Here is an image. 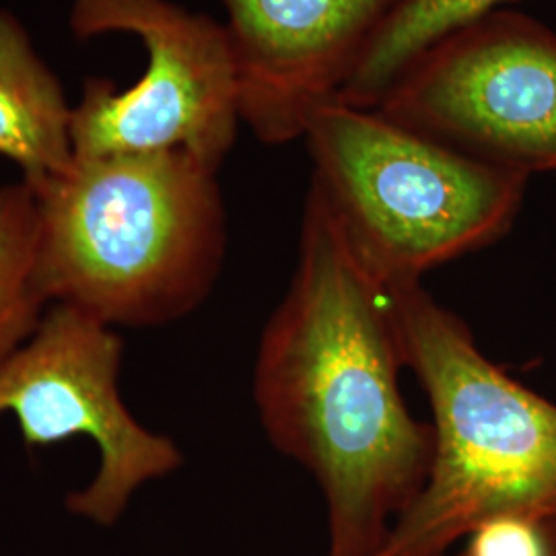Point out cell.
Instances as JSON below:
<instances>
[{
	"label": "cell",
	"instance_id": "1",
	"mask_svg": "<svg viewBox=\"0 0 556 556\" xmlns=\"http://www.w3.org/2000/svg\"><path fill=\"white\" fill-rule=\"evenodd\" d=\"M406 369L390 289L309 186L298 266L260 337L254 404L282 456L318 482L324 556H376L417 497L433 429L402 394Z\"/></svg>",
	"mask_w": 556,
	"mask_h": 556
},
{
	"label": "cell",
	"instance_id": "2",
	"mask_svg": "<svg viewBox=\"0 0 556 556\" xmlns=\"http://www.w3.org/2000/svg\"><path fill=\"white\" fill-rule=\"evenodd\" d=\"M217 169L186 151L75 157L36 188L52 305L160 328L213 293L227 254Z\"/></svg>",
	"mask_w": 556,
	"mask_h": 556
},
{
	"label": "cell",
	"instance_id": "3",
	"mask_svg": "<svg viewBox=\"0 0 556 556\" xmlns=\"http://www.w3.org/2000/svg\"><path fill=\"white\" fill-rule=\"evenodd\" d=\"M390 299L431 408L433 456L376 556H450L489 521L555 519V402L509 378L420 282Z\"/></svg>",
	"mask_w": 556,
	"mask_h": 556
},
{
	"label": "cell",
	"instance_id": "4",
	"mask_svg": "<svg viewBox=\"0 0 556 556\" xmlns=\"http://www.w3.org/2000/svg\"><path fill=\"white\" fill-rule=\"evenodd\" d=\"M303 139L312 188L388 289L507 236L530 181L340 100L319 108Z\"/></svg>",
	"mask_w": 556,
	"mask_h": 556
},
{
	"label": "cell",
	"instance_id": "5",
	"mask_svg": "<svg viewBox=\"0 0 556 556\" xmlns=\"http://www.w3.org/2000/svg\"><path fill=\"white\" fill-rule=\"evenodd\" d=\"M68 25L79 40L130 34L147 52L128 89L85 80L73 103L75 157L186 151L219 172L241 124L223 23L174 0H73Z\"/></svg>",
	"mask_w": 556,
	"mask_h": 556
},
{
	"label": "cell",
	"instance_id": "6",
	"mask_svg": "<svg viewBox=\"0 0 556 556\" xmlns=\"http://www.w3.org/2000/svg\"><path fill=\"white\" fill-rule=\"evenodd\" d=\"M374 110L501 169L556 172V36L509 9L486 13L420 52Z\"/></svg>",
	"mask_w": 556,
	"mask_h": 556
},
{
	"label": "cell",
	"instance_id": "7",
	"mask_svg": "<svg viewBox=\"0 0 556 556\" xmlns=\"http://www.w3.org/2000/svg\"><path fill=\"white\" fill-rule=\"evenodd\" d=\"M124 340L116 328L52 305L20 351L0 367V418L13 417L27 450L87 438L98 468L64 497L71 516L110 530L140 489L184 466L178 443L144 427L119 390Z\"/></svg>",
	"mask_w": 556,
	"mask_h": 556
},
{
	"label": "cell",
	"instance_id": "8",
	"mask_svg": "<svg viewBox=\"0 0 556 556\" xmlns=\"http://www.w3.org/2000/svg\"><path fill=\"white\" fill-rule=\"evenodd\" d=\"M239 118L268 144L303 139L402 0H220Z\"/></svg>",
	"mask_w": 556,
	"mask_h": 556
},
{
	"label": "cell",
	"instance_id": "9",
	"mask_svg": "<svg viewBox=\"0 0 556 556\" xmlns=\"http://www.w3.org/2000/svg\"><path fill=\"white\" fill-rule=\"evenodd\" d=\"M0 157L34 190L75 160L73 103L7 9H0Z\"/></svg>",
	"mask_w": 556,
	"mask_h": 556
},
{
	"label": "cell",
	"instance_id": "10",
	"mask_svg": "<svg viewBox=\"0 0 556 556\" xmlns=\"http://www.w3.org/2000/svg\"><path fill=\"white\" fill-rule=\"evenodd\" d=\"M52 307L40 278L38 197L23 179L0 184V367Z\"/></svg>",
	"mask_w": 556,
	"mask_h": 556
},
{
	"label": "cell",
	"instance_id": "11",
	"mask_svg": "<svg viewBox=\"0 0 556 556\" xmlns=\"http://www.w3.org/2000/svg\"><path fill=\"white\" fill-rule=\"evenodd\" d=\"M514 0H402L338 100L374 110L400 73L433 41Z\"/></svg>",
	"mask_w": 556,
	"mask_h": 556
},
{
	"label": "cell",
	"instance_id": "12",
	"mask_svg": "<svg viewBox=\"0 0 556 556\" xmlns=\"http://www.w3.org/2000/svg\"><path fill=\"white\" fill-rule=\"evenodd\" d=\"M459 551L466 556H546L542 526L521 519H497L480 526Z\"/></svg>",
	"mask_w": 556,
	"mask_h": 556
},
{
	"label": "cell",
	"instance_id": "13",
	"mask_svg": "<svg viewBox=\"0 0 556 556\" xmlns=\"http://www.w3.org/2000/svg\"><path fill=\"white\" fill-rule=\"evenodd\" d=\"M542 536H544L546 556H556V517L542 523Z\"/></svg>",
	"mask_w": 556,
	"mask_h": 556
},
{
	"label": "cell",
	"instance_id": "14",
	"mask_svg": "<svg viewBox=\"0 0 556 556\" xmlns=\"http://www.w3.org/2000/svg\"><path fill=\"white\" fill-rule=\"evenodd\" d=\"M450 556H466L464 555V553H462V551H459V548H457L456 553H452V555Z\"/></svg>",
	"mask_w": 556,
	"mask_h": 556
}]
</instances>
